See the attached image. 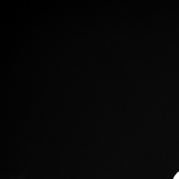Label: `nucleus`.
I'll use <instances>...</instances> for the list:
<instances>
[{
    "label": "nucleus",
    "instance_id": "nucleus-1",
    "mask_svg": "<svg viewBox=\"0 0 179 179\" xmlns=\"http://www.w3.org/2000/svg\"><path fill=\"white\" fill-rule=\"evenodd\" d=\"M174 179H179V171L174 176Z\"/></svg>",
    "mask_w": 179,
    "mask_h": 179
}]
</instances>
